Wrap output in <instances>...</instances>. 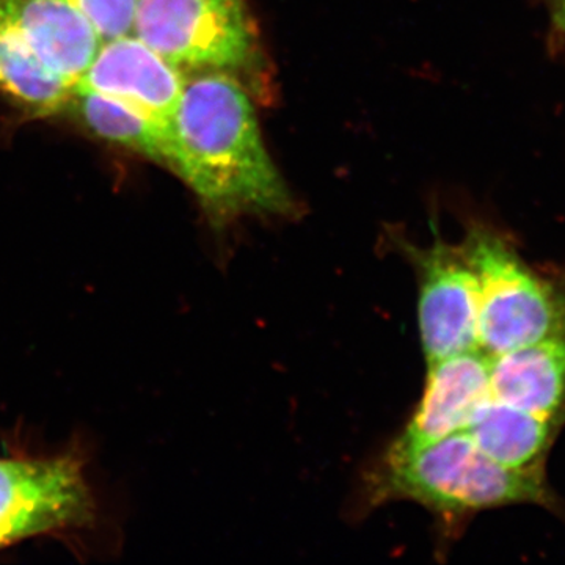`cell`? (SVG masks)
Segmentation results:
<instances>
[{"instance_id":"cell-2","label":"cell","mask_w":565,"mask_h":565,"mask_svg":"<svg viewBox=\"0 0 565 565\" xmlns=\"http://www.w3.org/2000/svg\"><path fill=\"white\" fill-rule=\"evenodd\" d=\"M373 503L415 501L448 516L509 504L556 508L544 470L494 462L467 433L412 449L390 448L370 476Z\"/></svg>"},{"instance_id":"cell-15","label":"cell","mask_w":565,"mask_h":565,"mask_svg":"<svg viewBox=\"0 0 565 565\" xmlns=\"http://www.w3.org/2000/svg\"><path fill=\"white\" fill-rule=\"evenodd\" d=\"M550 10V41L556 50L565 44V0H546Z\"/></svg>"},{"instance_id":"cell-12","label":"cell","mask_w":565,"mask_h":565,"mask_svg":"<svg viewBox=\"0 0 565 565\" xmlns=\"http://www.w3.org/2000/svg\"><path fill=\"white\" fill-rule=\"evenodd\" d=\"M71 109L103 140L172 170V131L128 104L87 90H73Z\"/></svg>"},{"instance_id":"cell-3","label":"cell","mask_w":565,"mask_h":565,"mask_svg":"<svg viewBox=\"0 0 565 565\" xmlns=\"http://www.w3.org/2000/svg\"><path fill=\"white\" fill-rule=\"evenodd\" d=\"M478 278V348L489 356L565 333V278L535 273L500 234L475 226L460 245Z\"/></svg>"},{"instance_id":"cell-10","label":"cell","mask_w":565,"mask_h":565,"mask_svg":"<svg viewBox=\"0 0 565 565\" xmlns=\"http://www.w3.org/2000/svg\"><path fill=\"white\" fill-rule=\"evenodd\" d=\"M492 397L556 424L565 422V333L490 356Z\"/></svg>"},{"instance_id":"cell-1","label":"cell","mask_w":565,"mask_h":565,"mask_svg":"<svg viewBox=\"0 0 565 565\" xmlns=\"http://www.w3.org/2000/svg\"><path fill=\"white\" fill-rule=\"evenodd\" d=\"M172 172L215 226L245 215H291L296 203L264 145L255 107L234 74L185 81L172 126Z\"/></svg>"},{"instance_id":"cell-7","label":"cell","mask_w":565,"mask_h":565,"mask_svg":"<svg viewBox=\"0 0 565 565\" xmlns=\"http://www.w3.org/2000/svg\"><path fill=\"white\" fill-rule=\"evenodd\" d=\"M184 85L181 70L129 33L104 41L74 90L118 99L172 131Z\"/></svg>"},{"instance_id":"cell-5","label":"cell","mask_w":565,"mask_h":565,"mask_svg":"<svg viewBox=\"0 0 565 565\" xmlns=\"http://www.w3.org/2000/svg\"><path fill=\"white\" fill-rule=\"evenodd\" d=\"M92 516L90 489L76 460L0 459V550L87 525Z\"/></svg>"},{"instance_id":"cell-11","label":"cell","mask_w":565,"mask_h":565,"mask_svg":"<svg viewBox=\"0 0 565 565\" xmlns=\"http://www.w3.org/2000/svg\"><path fill=\"white\" fill-rule=\"evenodd\" d=\"M559 424L490 396L476 408L463 433L494 462L512 468L542 467Z\"/></svg>"},{"instance_id":"cell-8","label":"cell","mask_w":565,"mask_h":565,"mask_svg":"<svg viewBox=\"0 0 565 565\" xmlns=\"http://www.w3.org/2000/svg\"><path fill=\"white\" fill-rule=\"evenodd\" d=\"M0 29L73 90L103 44L90 22L65 0H0Z\"/></svg>"},{"instance_id":"cell-14","label":"cell","mask_w":565,"mask_h":565,"mask_svg":"<svg viewBox=\"0 0 565 565\" xmlns=\"http://www.w3.org/2000/svg\"><path fill=\"white\" fill-rule=\"evenodd\" d=\"M79 11L99 39L109 41L132 33L139 0H65Z\"/></svg>"},{"instance_id":"cell-6","label":"cell","mask_w":565,"mask_h":565,"mask_svg":"<svg viewBox=\"0 0 565 565\" xmlns=\"http://www.w3.org/2000/svg\"><path fill=\"white\" fill-rule=\"evenodd\" d=\"M418 275L419 333L427 364L478 348V278L462 247L435 241L408 250Z\"/></svg>"},{"instance_id":"cell-9","label":"cell","mask_w":565,"mask_h":565,"mask_svg":"<svg viewBox=\"0 0 565 565\" xmlns=\"http://www.w3.org/2000/svg\"><path fill=\"white\" fill-rule=\"evenodd\" d=\"M490 396V356L481 349L429 363L422 401L392 448H418L463 433L476 408Z\"/></svg>"},{"instance_id":"cell-4","label":"cell","mask_w":565,"mask_h":565,"mask_svg":"<svg viewBox=\"0 0 565 565\" xmlns=\"http://www.w3.org/2000/svg\"><path fill=\"white\" fill-rule=\"evenodd\" d=\"M132 33L181 71L248 73L262 57L247 0H139Z\"/></svg>"},{"instance_id":"cell-13","label":"cell","mask_w":565,"mask_h":565,"mask_svg":"<svg viewBox=\"0 0 565 565\" xmlns=\"http://www.w3.org/2000/svg\"><path fill=\"white\" fill-rule=\"evenodd\" d=\"M0 95L36 114L65 110L73 88L44 68L21 41L0 29Z\"/></svg>"}]
</instances>
